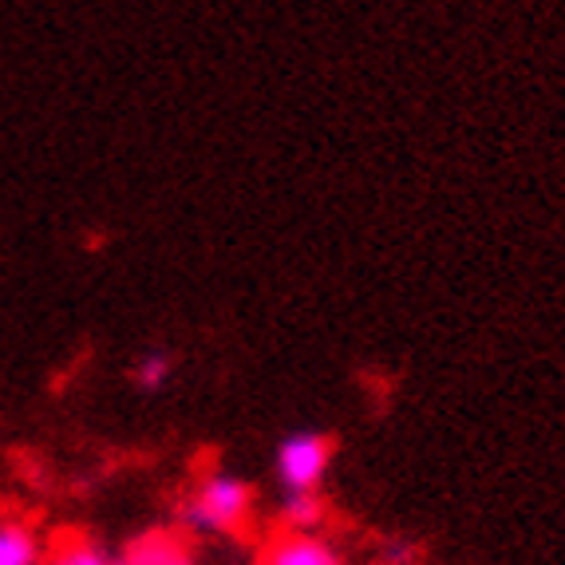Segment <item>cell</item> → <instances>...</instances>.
<instances>
[{"instance_id": "cell-7", "label": "cell", "mask_w": 565, "mask_h": 565, "mask_svg": "<svg viewBox=\"0 0 565 565\" xmlns=\"http://www.w3.org/2000/svg\"><path fill=\"white\" fill-rule=\"evenodd\" d=\"M170 376H174V356L167 349H147L131 364V384L139 392H162Z\"/></svg>"}, {"instance_id": "cell-2", "label": "cell", "mask_w": 565, "mask_h": 565, "mask_svg": "<svg viewBox=\"0 0 565 565\" xmlns=\"http://www.w3.org/2000/svg\"><path fill=\"white\" fill-rule=\"evenodd\" d=\"M332 462V435L324 431H289L277 444L274 471L285 494H309L324 482Z\"/></svg>"}, {"instance_id": "cell-9", "label": "cell", "mask_w": 565, "mask_h": 565, "mask_svg": "<svg viewBox=\"0 0 565 565\" xmlns=\"http://www.w3.org/2000/svg\"><path fill=\"white\" fill-rule=\"evenodd\" d=\"M167 565H194V557H190V554H186V550H182V554H179V557H170V562H167Z\"/></svg>"}, {"instance_id": "cell-1", "label": "cell", "mask_w": 565, "mask_h": 565, "mask_svg": "<svg viewBox=\"0 0 565 565\" xmlns=\"http://www.w3.org/2000/svg\"><path fill=\"white\" fill-rule=\"evenodd\" d=\"M254 514V487L230 471L202 475L199 487L179 502V522L190 534H237Z\"/></svg>"}, {"instance_id": "cell-3", "label": "cell", "mask_w": 565, "mask_h": 565, "mask_svg": "<svg viewBox=\"0 0 565 565\" xmlns=\"http://www.w3.org/2000/svg\"><path fill=\"white\" fill-rule=\"evenodd\" d=\"M262 565H344L340 550L317 534H277L262 554Z\"/></svg>"}, {"instance_id": "cell-4", "label": "cell", "mask_w": 565, "mask_h": 565, "mask_svg": "<svg viewBox=\"0 0 565 565\" xmlns=\"http://www.w3.org/2000/svg\"><path fill=\"white\" fill-rule=\"evenodd\" d=\"M0 565H44V550L32 526L17 519H0Z\"/></svg>"}, {"instance_id": "cell-10", "label": "cell", "mask_w": 565, "mask_h": 565, "mask_svg": "<svg viewBox=\"0 0 565 565\" xmlns=\"http://www.w3.org/2000/svg\"><path fill=\"white\" fill-rule=\"evenodd\" d=\"M111 565H122V562H111Z\"/></svg>"}, {"instance_id": "cell-8", "label": "cell", "mask_w": 565, "mask_h": 565, "mask_svg": "<svg viewBox=\"0 0 565 565\" xmlns=\"http://www.w3.org/2000/svg\"><path fill=\"white\" fill-rule=\"evenodd\" d=\"M52 565H111V557L92 542H67V546L56 550Z\"/></svg>"}, {"instance_id": "cell-5", "label": "cell", "mask_w": 565, "mask_h": 565, "mask_svg": "<svg viewBox=\"0 0 565 565\" xmlns=\"http://www.w3.org/2000/svg\"><path fill=\"white\" fill-rule=\"evenodd\" d=\"M182 542L179 534H170V530H147V534H139L127 546V557H122V565H167L170 557L182 554Z\"/></svg>"}, {"instance_id": "cell-6", "label": "cell", "mask_w": 565, "mask_h": 565, "mask_svg": "<svg viewBox=\"0 0 565 565\" xmlns=\"http://www.w3.org/2000/svg\"><path fill=\"white\" fill-rule=\"evenodd\" d=\"M324 519H329V510H324L317 490H309V494H285V502H281L285 530H292V534H312V530L324 526Z\"/></svg>"}]
</instances>
